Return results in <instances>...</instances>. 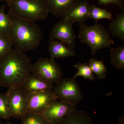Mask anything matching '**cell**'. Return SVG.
Listing matches in <instances>:
<instances>
[{"label":"cell","instance_id":"13","mask_svg":"<svg viewBox=\"0 0 124 124\" xmlns=\"http://www.w3.org/2000/svg\"><path fill=\"white\" fill-rule=\"evenodd\" d=\"M22 86L29 93L50 91L54 88L51 83L31 73L27 76Z\"/></svg>","mask_w":124,"mask_h":124},{"label":"cell","instance_id":"28","mask_svg":"<svg viewBox=\"0 0 124 124\" xmlns=\"http://www.w3.org/2000/svg\"></svg>","mask_w":124,"mask_h":124},{"label":"cell","instance_id":"11","mask_svg":"<svg viewBox=\"0 0 124 124\" xmlns=\"http://www.w3.org/2000/svg\"><path fill=\"white\" fill-rule=\"evenodd\" d=\"M90 6L87 0H80L68 11L63 18L71 22L84 23L89 19Z\"/></svg>","mask_w":124,"mask_h":124},{"label":"cell","instance_id":"3","mask_svg":"<svg viewBox=\"0 0 124 124\" xmlns=\"http://www.w3.org/2000/svg\"><path fill=\"white\" fill-rule=\"evenodd\" d=\"M7 4L10 15L24 20H45L49 14L44 0H12Z\"/></svg>","mask_w":124,"mask_h":124},{"label":"cell","instance_id":"12","mask_svg":"<svg viewBox=\"0 0 124 124\" xmlns=\"http://www.w3.org/2000/svg\"><path fill=\"white\" fill-rule=\"evenodd\" d=\"M49 13L54 17L62 18L80 0H44Z\"/></svg>","mask_w":124,"mask_h":124},{"label":"cell","instance_id":"6","mask_svg":"<svg viewBox=\"0 0 124 124\" xmlns=\"http://www.w3.org/2000/svg\"><path fill=\"white\" fill-rule=\"evenodd\" d=\"M8 88L6 94L11 117L21 119L27 112L29 93L22 86Z\"/></svg>","mask_w":124,"mask_h":124},{"label":"cell","instance_id":"26","mask_svg":"<svg viewBox=\"0 0 124 124\" xmlns=\"http://www.w3.org/2000/svg\"><path fill=\"white\" fill-rule=\"evenodd\" d=\"M12 0H0V1H4V2H6L7 3L9 2L10 1H11Z\"/></svg>","mask_w":124,"mask_h":124},{"label":"cell","instance_id":"18","mask_svg":"<svg viewBox=\"0 0 124 124\" xmlns=\"http://www.w3.org/2000/svg\"><path fill=\"white\" fill-rule=\"evenodd\" d=\"M5 6L0 7V33L9 36V32L12 25L11 15L5 11Z\"/></svg>","mask_w":124,"mask_h":124},{"label":"cell","instance_id":"22","mask_svg":"<svg viewBox=\"0 0 124 124\" xmlns=\"http://www.w3.org/2000/svg\"><path fill=\"white\" fill-rule=\"evenodd\" d=\"M78 70V71L73 77L75 78L78 77H83L85 79L90 81H93L95 79V76L91 70L88 63H82L78 62L73 66Z\"/></svg>","mask_w":124,"mask_h":124},{"label":"cell","instance_id":"16","mask_svg":"<svg viewBox=\"0 0 124 124\" xmlns=\"http://www.w3.org/2000/svg\"><path fill=\"white\" fill-rule=\"evenodd\" d=\"M108 29L113 37L124 42V11L116 15L115 19H111Z\"/></svg>","mask_w":124,"mask_h":124},{"label":"cell","instance_id":"14","mask_svg":"<svg viewBox=\"0 0 124 124\" xmlns=\"http://www.w3.org/2000/svg\"><path fill=\"white\" fill-rule=\"evenodd\" d=\"M48 49L50 58L54 59L65 58L76 55L75 52L73 49L66 46L62 42L57 40L50 39Z\"/></svg>","mask_w":124,"mask_h":124},{"label":"cell","instance_id":"8","mask_svg":"<svg viewBox=\"0 0 124 124\" xmlns=\"http://www.w3.org/2000/svg\"><path fill=\"white\" fill-rule=\"evenodd\" d=\"M73 24V23L62 18L53 27L49 36V39L57 40L73 49L75 46L76 36L72 28Z\"/></svg>","mask_w":124,"mask_h":124},{"label":"cell","instance_id":"4","mask_svg":"<svg viewBox=\"0 0 124 124\" xmlns=\"http://www.w3.org/2000/svg\"><path fill=\"white\" fill-rule=\"evenodd\" d=\"M79 24L78 37L82 43L90 46L92 56L95 55L99 50L109 48L114 44L110 33L102 24L98 23H95L93 26H89L84 23Z\"/></svg>","mask_w":124,"mask_h":124},{"label":"cell","instance_id":"10","mask_svg":"<svg viewBox=\"0 0 124 124\" xmlns=\"http://www.w3.org/2000/svg\"><path fill=\"white\" fill-rule=\"evenodd\" d=\"M76 109L75 106L56 99L43 115L51 124H57Z\"/></svg>","mask_w":124,"mask_h":124},{"label":"cell","instance_id":"5","mask_svg":"<svg viewBox=\"0 0 124 124\" xmlns=\"http://www.w3.org/2000/svg\"><path fill=\"white\" fill-rule=\"evenodd\" d=\"M53 90L58 100L74 106L79 104L84 97L73 77L61 79Z\"/></svg>","mask_w":124,"mask_h":124},{"label":"cell","instance_id":"24","mask_svg":"<svg viewBox=\"0 0 124 124\" xmlns=\"http://www.w3.org/2000/svg\"><path fill=\"white\" fill-rule=\"evenodd\" d=\"M11 117L7 95L0 93V118L8 120Z\"/></svg>","mask_w":124,"mask_h":124},{"label":"cell","instance_id":"15","mask_svg":"<svg viewBox=\"0 0 124 124\" xmlns=\"http://www.w3.org/2000/svg\"><path fill=\"white\" fill-rule=\"evenodd\" d=\"M57 124H93V122L86 112L76 109Z\"/></svg>","mask_w":124,"mask_h":124},{"label":"cell","instance_id":"23","mask_svg":"<svg viewBox=\"0 0 124 124\" xmlns=\"http://www.w3.org/2000/svg\"><path fill=\"white\" fill-rule=\"evenodd\" d=\"M13 46L9 36L0 33V60L12 50Z\"/></svg>","mask_w":124,"mask_h":124},{"label":"cell","instance_id":"27","mask_svg":"<svg viewBox=\"0 0 124 124\" xmlns=\"http://www.w3.org/2000/svg\"><path fill=\"white\" fill-rule=\"evenodd\" d=\"M0 124H10V122H7V123H6V124H2V123H0Z\"/></svg>","mask_w":124,"mask_h":124},{"label":"cell","instance_id":"25","mask_svg":"<svg viewBox=\"0 0 124 124\" xmlns=\"http://www.w3.org/2000/svg\"><path fill=\"white\" fill-rule=\"evenodd\" d=\"M99 4L104 5L107 7L110 4H114L116 5L122 10L124 11V0H98Z\"/></svg>","mask_w":124,"mask_h":124},{"label":"cell","instance_id":"1","mask_svg":"<svg viewBox=\"0 0 124 124\" xmlns=\"http://www.w3.org/2000/svg\"><path fill=\"white\" fill-rule=\"evenodd\" d=\"M32 64L31 58L25 53L13 49L0 60V86H22L31 73Z\"/></svg>","mask_w":124,"mask_h":124},{"label":"cell","instance_id":"21","mask_svg":"<svg viewBox=\"0 0 124 124\" xmlns=\"http://www.w3.org/2000/svg\"><path fill=\"white\" fill-rule=\"evenodd\" d=\"M21 119L22 124H51L43 114L27 112Z\"/></svg>","mask_w":124,"mask_h":124},{"label":"cell","instance_id":"9","mask_svg":"<svg viewBox=\"0 0 124 124\" xmlns=\"http://www.w3.org/2000/svg\"><path fill=\"white\" fill-rule=\"evenodd\" d=\"M56 99H57L53 90L30 93L27 112L43 115Z\"/></svg>","mask_w":124,"mask_h":124},{"label":"cell","instance_id":"19","mask_svg":"<svg viewBox=\"0 0 124 124\" xmlns=\"http://www.w3.org/2000/svg\"><path fill=\"white\" fill-rule=\"evenodd\" d=\"M88 64L94 73H95L99 79H104L107 72V67L104 64V61L98 60L95 59H90Z\"/></svg>","mask_w":124,"mask_h":124},{"label":"cell","instance_id":"20","mask_svg":"<svg viewBox=\"0 0 124 124\" xmlns=\"http://www.w3.org/2000/svg\"><path fill=\"white\" fill-rule=\"evenodd\" d=\"M89 18L94 19L95 23L100 19H110L112 18L111 13L106 10L97 7L94 5H91L89 13Z\"/></svg>","mask_w":124,"mask_h":124},{"label":"cell","instance_id":"2","mask_svg":"<svg viewBox=\"0 0 124 124\" xmlns=\"http://www.w3.org/2000/svg\"><path fill=\"white\" fill-rule=\"evenodd\" d=\"M11 16L12 25L9 36L14 48L24 53L37 48L43 35L36 22Z\"/></svg>","mask_w":124,"mask_h":124},{"label":"cell","instance_id":"7","mask_svg":"<svg viewBox=\"0 0 124 124\" xmlns=\"http://www.w3.org/2000/svg\"><path fill=\"white\" fill-rule=\"evenodd\" d=\"M31 73L53 85L60 81L63 74L60 65L55 59L47 57L38 59L32 64Z\"/></svg>","mask_w":124,"mask_h":124},{"label":"cell","instance_id":"17","mask_svg":"<svg viewBox=\"0 0 124 124\" xmlns=\"http://www.w3.org/2000/svg\"><path fill=\"white\" fill-rule=\"evenodd\" d=\"M111 63L116 69L124 70V46L121 45L111 49Z\"/></svg>","mask_w":124,"mask_h":124}]
</instances>
